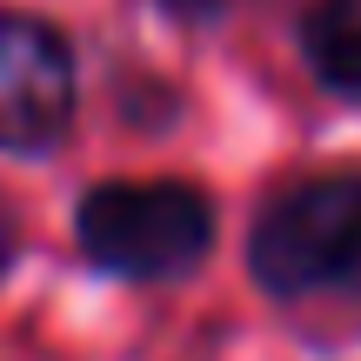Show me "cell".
Here are the masks:
<instances>
[{
	"mask_svg": "<svg viewBox=\"0 0 361 361\" xmlns=\"http://www.w3.org/2000/svg\"><path fill=\"white\" fill-rule=\"evenodd\" d=\"M247 268L274 301H361V174H308L255 214Z\"/></svg>",
	"mask_w": 361,
	"mask_h": 361,
	"instance_id": "6da1fadb",
	"label": "cell"
},
{
	"mask_svg": "<svg viewBox=\"0 0 361 361\" xmlns=\"http://www.w3.org/2000/svg\"><path fill=\"white\" fill-rule=\"evenodd\" d=\"M214 241V201L194 180H101L74 207V247L121 281H174L201 268Z\"/></svg>",
	"mask_w": 361,
	"mask_h": 361,
	"instance_id": "7a4b0ae2",
	"label": "cell"
},
{
	"mask_svg": "<svg viewBox=\"0 0 361 361\" xmlns=\"http://www.w3.org/2000/svg\"><path fill=\"white\" fill-rule=\"evenodd\" d=\"M74 121V54L34 13L0 7V147L47 154Z\"/></svg>",
	"mask_w": 361,
	"mask_h": 361,
	"instance_id": "3957f363",
	"label": "cell"
},
{
	"mask_svg": "<svg viewBox=\"0 0 361 361\" xmlns=\"http://www.w3.org/2000/svg\"><path fill=\"white\" fill-rule=\"evenodd\" d=\"M308 74L335 94H361V0H314L301 13Z\"/></svg>",
	"mask_w": 361,
	"mask_h": 361,
	"instance_id": "277c9868",
	"label": "cell"
},
{
	"mask_svg": "<svg viewBox=\"0 0 361 361\" xmlns=\"http://www.w3.org/2000/svg\"><path fill=\"white\" fill-rule=\"evenodd\" d=\"M13 255H20V221H13V207L0 201V274L13 268Z\"/></svg>",
	"mask_w": 361,
	"mask_h": 361,
	"instance_id": "5b68a950",
	"label": "cell"
},
{
	"mask_svg": "<svg viewBox=\"0 0 361 361\" xmlns=\"http://www.w3.org/2000/svg\"><path fill=\"white\" fill-rule=\"evenodd\" d=\"M161 7H174V13H188V20H194V13H221L228 0H161Z\"/></svg>",
	"mask_w": 361,
	"mask_h": 361,
	"instance_id": "8992f818",
	"label": "cell"
}]
</instances>
